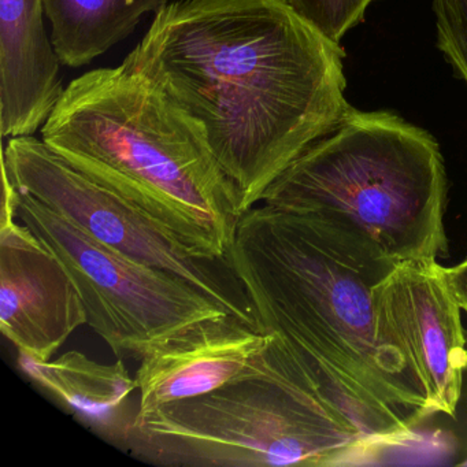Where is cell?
Segmentation results:
<instances>
[{
    "label": "cell",
    "instance_id": "1",
    "mask_svg": "<svg viewBox=\"0 0 467 467\" xmlns=\"http://www.w3.org/2000/svg\"><path fill=\"white\" fill-rule=\"evenodd\" d=\"M344 57L286 0H179L122 65L198 122L244 214L351 110Z\"/></svg>",
    "mask_w": 467,
    "mask_h": 467
},
{
    "label": "cell",
    "instance_id": "2",
    "mask_svg": "<svg viewBox=\"0 0 467 467\" xmlns=\"http://www.w3.org/2000/svg\"><path fill=\"white\" fill-rule=\"evenodd\" d=\"M228 265L256 329L280 338L374 452L415 439L431 411L374 313V286L398 264L332 221L262 204L240 217Z\"/></svg>",
    "mask_w": 467,
    "mask_h": 467
},
{
    "label": "cell",
    "instance_id": "3",
    "mask_svg": "<svg viewBox=\"0 0 467 467\" xmlns=\"http://www.w3.org/2000/svg\"><path fill=\"white\" fill-rule=\"evenodd\" d=\"M42 139L196 258L228 264L239 190L198 122L151 80L125 65L84 73L65 88Z\"/></svg>",
    "mask_w": 467,
    "mask_h": 467
},
{
    "label": "cell",
    "instance_id": "4",
    "mask_svg": "<svg viewBox=\"0 0 467 467\" xmlns=\"http://www.w3.org/2000/svg\"><path fill=\"white\" fill-rule=\"evenodd\" d=\"M261 203L332 221L395 264L447 255V173L433 136L387 111L351 109Z\"/></svg>",
    "mask_w": 467,
    "mask_h": 467
},
{
    "label": "cell",
    "instance_id": "5",
    "mask_svg": "<svg viewBox=\"0 0 467 467\" xmlns=\"http://www.w3.org/2000/svg\"><path fill=\"white\" fill-rule=\"evenodd\" d=\"M119 445L165 467L338 466L374 452L275 335L248 373L133 420Z\"/></svg>",
    "mask_w": 467,
    "mask_h": 467
},
{
    "label": "cell",
    "instance_id": "6",
    "mask_svg": "<svg viewBox=\"0 0 467 467\" xmlns=\"http://www.w3.org/2000/svg\"><path fill=\"white\" fill-rule=\"evenodd\" d=\"M18 220L64 265L80 292L87 325L116 357L141 359L188 327L231 314L180 275L102 244L21 192Z\"/></svg>",
    "mask_w": 467,
    "mask_h": 467
},
{
    "label": "cell",
    "instance_id": "7",
    "mask_svg": "<svg viewBox=\"0 0 467 467\" xmlns=\"http://www.w3.org/2000/svg\"><path fill=\"white\" fill-rule=\"evenodd\" d=\"M2 171L18 192L78 225L124 255L187 280L229 313L255 325L250 303L237 281L221 277L215 265L196 258L176 236L138 207L67 162L43 139L12 138L2 155Z\"/></svg>",
    "mask_w": 467,
    "mask_h": 467
},
{
    "label": "cell",
    "instance_id": "8",
    "mask_svg": "<svg viewBox=\"0 0 467 467\" xmlns=\"http://www.w3.org/2000/svg\"><path fill=\"white\" fill-rule=\"evenodd\" d=\"M377 337L400 357L431 414L455 417L467 340L462 308L437 261L396 265L373 289Z\"/></svg>",
    "mask_w": 467,
    "mask_h": 467
},
{
    "label": "cell",
    "instance_id": "9",
    "mask_svg": "<svg viewBox=\"0 0 467 467\" xmlns=\"http://www.w3.org/2000/svg\"><path fill=\"white\" fill-rule=\"evenodd\" d=\"M87 321L59 259L20 220L0 226V330L18 357L50 360Z\"/></svg>",
    "mask_w": 467,
    "mask_h": 467
},
{
    "label": "cell",
    "instance_id": "10",
    "mask_svg": "<svg viewBox=\"0 0 467 467\" xmlns=\"http://www.w3.org/2000/svg\"><path fill=\"white\" fill-rule=\"evenodd\" d=\"M272 335L234 314L204 319L141 358L135 420L206 395L255 368Z\"/></svg>",
    "mask_w": 467,
    "mask_h": 467
},
{
    "label": "cell",
    "instance_id": "11",
    "mask_svg": "<svg viewBox=\"0 0 467 467\" xmlns=\"http://www.w3.org/2000/svg\"><path fill=\"white\" fill-rule=\"evenodd\" d=\"M45 0H0V133L31 136L64 94Z\"/></svg>",
    "mask_w": 467,
    "mask_h": 467
},
{
    "label": "cell",
    "instance_id": "12",
    "mask_svg": "<svg viewBox=\"0 0 467 467\" xmlns=\"http://www.w3.org/2000/svg\"><path fill=\"white\" fill-rule=\"evenodd\" d=\"M21 370L70 412L86 420L113 444L124 439L135 420L132 395L138 393L121 358L110 365L67 351L46 362L18 357Z\"/></svg>",
    "mask_w": 467,
    "mask_h": 467
},
{
    "label": "cell",
    "instance_id": "13",
    "mask_svg": "<svg viewBox=\"0 0 467 467\" xmlns=\"http://www.w3.org/2000/svg\"><path fill=\"white\" fill-rule=\"evenodd\" d=\"M168 0H45L51 43L62 65L80 67L127 39Z\"/></svg>",
    "mask_w": 467,
    "mask_h": 467
},
{
    "label": "cell",
    "instance_id": "14",
    "mask_svg": "<svg viewBox=\"0 0 467 467\" xmlns=\"http://www.w3.org/2000/svg\"><path fill=\"white\" fill-rule=\"evenodd\" d=\"M376 0H286V4L330 42L338 43L365 20Z\"/></svg>",
    "mask_w": 467,
    "mask_h": 467
},
{
    "label": "cell",
    "instance_id": "15",
    "mask_svg": "<svg viewBox=\"0 0 467 467\" xmlns=\"http://www.w3.org/2000/svg\"><path fill=\"white\" fill-rule=\"evenodd\" d=\"M437 45L467 83V0H431Z\"/></svg>",
    "mask_w": 467,
    "mask_h": 467
},
{
    "label": "cell",
    "instance_id": "16",
    "mask_svg": "<svg viewBox=\"0 0 467 467\" xmlns=\"http://www.w3.org/2000/svg\"><path fill=\"white\" fill-rule=\"evenodd\" d=\"M444 277L453 297L467 316V258L455 266L444 267Z\"/></svg>",
    "mask_w": 467,
    "mask_h": 467
}]
</instances>
